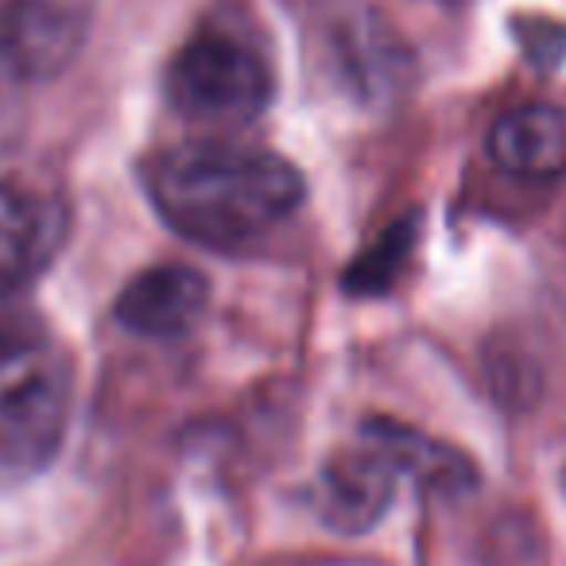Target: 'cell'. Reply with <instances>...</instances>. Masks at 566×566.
<instances>
[{
  "mask_svg": "<svg viewBox=\"0 0 566 566\" xmlns=\"http://www.w3.org/2000/svg\"><path fill=\"white\" fill-rule=\"evenodd\" d=\"M144 187L159 218L206 249H241L292 218L307 198V179L292 159L221 140L159 151Z\"/></svg>",
  "mask_w": 566,
  "mask_h": 566,
  "instance_id": "1",
  "label": "cell"
},
{
  "mask_svg": "<svg viewBox=\"0 0 566 566\" xmlns=\"http://www.w3.org/2000/svg\"><path fill=\"white\" fill-rule=\"evenodd\" d=\"M164 90L171 109L190 125L237 128L272 105L275 71L252 35L218 24L195 32L167 63Z\"/></svg>",
  "mask_w": 566,
  "mask_h": 566,
  "instance_id": "2",
  "label": "cell"
},
{
  "mask_svg": "<svg viewBox=\"0 0 566 566\" xmlns=\"http://www.w3.org/2000/svg\"><path fill=\"white\" fill-rule=\"evenodd\" d=\"M71 392V357L48 342L0 361V478H35L55 462Z\"/></svg>",
  "mask_w": 566,
  "mask_h": 566,
  "instance_id": "3",
  "label": "cell"
},
{
  "mask_svg": "<svg viewBox=\"0 0 566 566\" xmlns=\"http://www.w3.org/2000/svg\"><path fill=\"white\" fill-rule=\"evenodd\" d=\"M323 63L354 102L380 105L408 90L416 59L392 24L361 0L334 4L318 24Z\"/></svg>",
  "mask_w": 566,
  "mask_h": 566,
  "instance_id": "4",
  "label": "cell"
},
{
  "mask_svg": "<svg viewBox=\"0 0 566 566\" xmlns=\"http://www.w3.org/2000/svg\"><path fill=\"white\" fill-rule=\"evenodd\" d=\"M97 0H0V71L20 82L63 74L86 48Z\"/></svg>",
  "mask_w": 566,
  "mask_h": 566,
  "instance_id": "5",
  "label": "cell"
},
{
  "mask_svg": "<svg viewBox=\"0 0 566 566\" xmlns=\"http://www.w3.org/2000/svg\"><path fill=\"white\" fill-rule=\"evenodd\" d=\"M71 237L63 190L32 171H0V272L32 280L55 264Z\"/></svg>",
  "mask_w": 566,
  "mask_h": 566,
  "instance_id": "6",
  "label": "cell"
},
{
  "mask_svg": "<svg viewBox=\"0 0 566 566\" xmlns=\"http://www.w3.org/2000/svg\"><path fill=\"white\" fill-rule=\"evenodd\" d=\"M400 473L396 465L357 434L349 447L334 450L315 481V516L338 535H361L392 509Z\"/></svg>",
  "mask_w": 566,
  "mask_h": 566,
  "instance_id": "7",
  "label": "cell"
},
{
  "mask_svg": "<svg viewBox=\"0 0 566 566\" xmlns=\"http://www.w3.org/2000/svg\"><path fill=\"white\" fill-rule=\"evenodd\" d=\"M210 311V280L190 264H156L120 287L113 318L120 331L148 342L190 334Z\"/></svg>",
  "mask_w": 566,
  "mask_h": 566,
  "instance_id": "8",
  "label": "cell"
},
{
  "mask_svg": "<svg viewBox=\"0 0 566 566\" xmlns=\"http://www.w3.org/2000/svg\"><path fill=\"white\" fill-rule=\"evenodd\" d=\"M357 434H365V439L396 465L400 481L411 478L416 485L431 489V493H439V496H462L478 485L473 462L462 450H454L450 442L431 439V434L416 431V427H408V423L377 416V419H365Z\"/></svg>",
  "mask_w": 566,
  "mask_h": 566,
  "instance_id": "9",
  "label": "cell"
},
{
  "mask_svg": "<svg viewBox=\"0 0 566 566\" xmlns=\"http://www.w3.org/2000/svg\"><path fill=\"white\" fill-rule=\"evenodd\" d=\"M489 156L516 179L566 175V113L555 105H520L489 128Z\"/></svg>",
  "mask_w": 566,
  "mask_h": 566,
  "instance_id": "10",
  "label": "cell"
},
{
  "mask_svg": "<svg viewBox=\"0 0 566 566\" xmlns=\"http://www.w3.org/2000/svg\"><path fill=\"white\" fill-rule=\"evenodd\" d=\"M416 241H419V218H400L392 229L377 237V244L361 252L354 260L346 275H342V287L349 295H380L388 292L400 272L408 268L411 252H416Z\"/></svg>",
  "mask_w": 566,
  "mask_h": 566,
  "instance_id": "11",
  "label": "cell"
},
{
  "mask_svg": "<svg viewBox=\"0 0 566 566\" xmlns=\"http://www.w3.org/2000/svg\"><path fill=\"white\" fill-rule=\"evenodd\" d=\"M48 323L40 315V303L32 300L28 283L0 272V361L43 346Z\"/></svg>",
  "mask_w": 566,
  "mask_h": 566,
  "instance_id": "12",
  "label": "cell"
},
{
  "mask_svg": "<svg viewBox=\"0 0 566 566\" xmlns=\"http://www.w3.org/2000/svg\"><path fill=\"white\" fill-rule=\"evenodd\" d=\"M558 485H563V496H566V465H563V473H558Z\"/></svg>",
  "mask_w": 566,
  "mask_h": 566,
  "instance_id": "13",
  "label": "cell"
}]
</instances>
